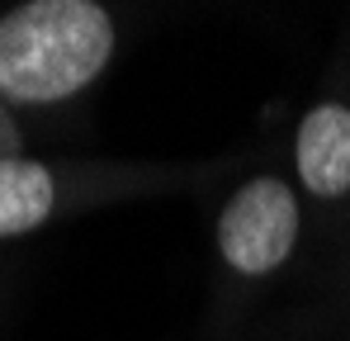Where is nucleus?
<instances>
[{"mask_svg":"<svg viewBox=\"0 0 350 341\" xmlns=\"http://www.w3.org/2000/svg\"><path fill=\"white\" fill-rule=\"evenodd\" d=\"M114 57V19L95 0H29L0 14V95L57 105Z\"/></svg>","mask_w":350,"mask_h":341,"instance_id":"1","label":"nucleus"},{"mask_svg":"<svg viewBox=\"0 0 350 341\" xmlns=\"http://www.w3.org/2000/svg\"><path fill=\"white\" fill-rule=\"evenodd\" d=\"M298 242V199L284 180L256 175L237 190L218 218V251L241 275H270Z\"/></svg>","mask_w":350,"mask_h":341,"instance_id":"2","label":"nucleus"},{"mask_svg":"<svg viewBox=\"0 0 350 341\" xmlns=\"http://www.w3.org/2000/svg\"><path fill=\"white\" fill-rule=\"evenodd\" d=\"M298 175L312 194L341 199L350 190V110L317 105L298 123Z\"/></svg>","mask_w":350,"mask_h":341,"instance_id":"3","label":"nucleus"},{"mask_svg":"<svg viewBox=\"0 0 350 341\" xmlns=\"http://www.w3.org/2000/svg\"><path fill=\"white\" fill-rule=\"evenodd\" d=\"M53 204H57V185L43 162L0 157V237L33 232L53 214Z\"/></svg>","mask_w":350,"mask_h":341,"instance_id":"4","label":"nucleus"}]
</instances>
